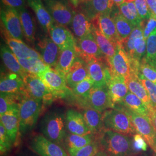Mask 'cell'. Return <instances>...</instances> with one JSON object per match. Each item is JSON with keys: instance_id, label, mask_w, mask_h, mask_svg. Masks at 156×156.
<instances>
[{"instance_id": "bcb514c9", "label": "cell", "mask_w": 156, "mask_h": 156, "mask_svg": "<svg viewBox=\"0 0 156 156\" xmlns=\"http://www.w3.org/2000/svg\"><path fill=\"white\" fill-rule=\"evenodd\" d=\"M133 146L135 152L137 154L140 151H146L147 149V143L140 134L136 133L133 136Z\"/></svg>"}, {"instance_id": "ee69618b", "label": "cell", "mask_w": 156, "mask_h": 156, "mask_svg": "<svg viewBox=\"0 0 156 156\" xmlns=\"http://www.w3.org/2000/svg\"><path fill=\"white\" fill-rule=\"evenodd\" d=\"M12 142L7 134L2 124L0 123V151L1 154H4L11 148Z\"/></svg>"}, {"instance_id": "3957f363", "label": "cell", "mask_w": 156, "mask_h": 156, "mask_svg": "<svg viewBox=\"0 0 156 156\" xmlns=\"http://www.w3.org/2000/svg\"><path fill=\"white\" fill-rule=\"evenodd\" d=\"M103 122L105 129L128 136L136 134L133 123L128 115L119 107L102 112Z\"/></svg>"}, {"instance_id": "f6af8a7d", "label": "cell", "mask_w": 156, "mask_h": 156, "mask_svg": "<svg viewBox=\"0 0 156 156\" xmlns=\"http://www.w3.org/2000/svg\"><path fill=\"white\" fill-rule=\"evenodd\" d=\"M134 3L140 19L142 21L147 20L151 16V13L146 0H135Z\"/></svg>"}, {"instance_id": "8d00e7d4", "label": "cell", "mask_w": 156, "mask_h": 156, "mask_svg": "<svg viewBox=\"0 0 156 156\" xmlns=\"http://www.w3.org/2000/svg\"><path fill=\"white\" fill-rule=\"evenodd\" d=\"M113 19L119 37L123 44L132 33L135 27L120 13H116Z\"/></svg>"}, {"instance_id": "ac0fdd59", "label": "cell", "mask_w": 156, "mask_h": 156, "mask_svg": "<svg viewBox=\"0 0 156 156\" xmlns=\"http://www.w3.org/2000/svg\"><path fill=\"white\" fill-rule=\"evenodd\" d=\"M37 46L45 64L52 68L57 64L60 49L50 38L42 37L38 40Z\"/></svg>"}, {"instance_id": "ab89813d", "label": "cell", "mask_w": 156, "mask_h": 156, "mask_svg": "<svg viewBox=\"0 0 156 156\" xmlns=\"http://www.w3.org/2000/svg\"><path fill=\"white\" fill-rule=\"evenodd\" d=\"M100 150L98 138L95 137L94 140L88 145L77 151L68 153L70 156H93Z\"/></svg>"}, {"instance_id": "7dc6e473", "label": "cell", "mask_w": 156, "mask_h": 156, "mask_svg": "<svg viewBox=\"0 0 156 156\" xmlns=\"http://www.w3.org/2000/svg\"><path fill=\"white\" fill-rule=\"evenodd\" d=\"M119 7L120 13L123 15L125 19H126L128 22L134 26V27L140 26L141 24V23L139 22L131 13L127 6V2L123 3Z\"/></svg>"}, {"instance_id": "6da1fadb", "label": "cell", "mask_w": 156, "mask_h": 156, "mask_svg": "<svg viewBox=\"0 0 156 156\" xmlns=\"http://www.w3.org/2000/svg\"><path fill=\"white\" fill-rule=\"evenodd\" d=\"M98 140L100 150L105 152L108 156H134L136 154L130 136L105 129Z\"/></svg>"}, {"instance_id": "c3c4849f", "label": "cell", "mask_w": 156, "mask_h": 156, "mask_svg": "<svg viewBox=\"0 0 156 156\" xmlns=\"http://www.w3.org/2000/svg\"><path fill=\"white\" fill-rule=\"evenodd\" d=\"M156 34V17L151 16L147 20L144 30V37L146 39L151 34Z\"/></svg>"}, {"instance_id": "484cf974", "label": "cell", "mask_w": 156, "mask_h": 156, "mask_svg": "<svg viewBox=\"0 0 156 156\" xmlns=\"http://www.w3.org/2000/svg\"><path fill=\"white\" fill-rule=\"evenodd\" d=\"M1 123L2 124L12 143H15L20 132L19 109H12L1 116Z\"/></svg>"}, {"instance_id": "7a4b0ae2", "label": "cell", "mask_w": 156, "mask_h": 156, "mask_svg": "<svg viewBox=\"0 0 156 156\" xmlns=\"http://www.w3.org/2000/svg\"><path fill=\"white\" fill-rule=\"evenodd\" d=\"M41 129L48 140L58 145L64 143L67 134L66 115L59 111L50 112L42 119Z\"/></svg>"}, {"instance_id": "9c48e42d", "label": "cell", "mask_w": 156, "mask_h": 156, "mask_svg": "<svg viewBox=\"0 0 156 156\" xmlns=\"http://www.w3.org/2000/svg\"><path fill=\"white\" fill-rule=\"evenodd\" d=\"M38 76L56 98L63 97L67 95L69 90L67 88L66 76L55 68L49 66Z\"/></svg>"}, {"instance_id": "f5cc1de1", "label": "cell", "mask_w": 156, "mask_h": 156, "mask_svg": "<svg viewBox=\"0 0 156 156\" xmlns=\"http://www.w3.org/2000/svg\"><path fill=\"white\" fill-rule=\"evenodd\" d=\"M151 15L156 17V0H146Z\"/></svg>"}, {"instance_id": "9a60e30c", "label": "cell", "mask_w": 156, "mask_h": 156, "mask_svg": "<svg viewBox=\"0 0 156 156\" xmlns=\"http://www.w3.org/2000/svg\"><path fill=\"white\" fill-rule=\"evenodd\" d=\"M30 145L31 149L40 156H68L62 146L41 135L33 138Z\"/></svg>"}, {"instance_id": "11a10c76", "label": "cell", "mask_w": 156, "mask_h": 156, "mask_svg": "<svg viewBox=\"0 0 156 156\" xmlns=\"http://www.w3.org/2000/svg\"><path fill=\"white\" fill-rule=\"evenodd\" d=\"M93 156H108V155L106 154L105 152H104V151L100 150V151H98L94 155H93Z\"/></svg>"}, {"instance_id": "5b68a950", "label": "cell", "mask_w": 156, "mask_h": 156, "mask_svg": "<svg viewBox=\"0 0 156 156\" xmlns=\"http://www.w3.org/2000/svg\"><path fill=\"white\" fill-rule=\"evenodd\" d=\"M134 28L132 33L123 44L124 48L130 59L141 62L146 52V39L144 37L145 22Z\"/></svg>"}, {"instance_id": "7402d4cb", "label": "cell", "mask_w": 156, "mask_h": 156, "mask_svg": "<svg viewBox=\"0 0 156 156\" xmlns=\"http://www.w3.org/2000/svg\"><path fill=\"white\" fill-rule=\"evenodd\" d=\"M2 33L5 39L6 43L13 54L17 58H42V57L37 51L29 47L22 40L15 39L9 36L2 30ZM43 60V59H42Z\"/></svg>"}, {"instance_id": "8992f818", "label": "cell", "mask_w": 156, "mask_h": 156, "mask_svg": "<svg viewBox=\"0 0 156 156\" xmlns=\"http://www.w3.org/2000/svg\"><path fill=\"white\" fill-rule=\"evenodd\" d=\"M115 106L122 109L128 115L136 133L142 135L147 144L154 150L156 147V133L151 124L150 117L142 116L121 105Z\"/></svg>"}, {"instance_id": "680465c9", "label": "cell", "mask_w": 156, "mask_h": 156, "mask_svg": "<svg viewBox=\"0 0 156 156\" xmlns=\"http://www.w3.org/2000/svg\"><path fill=\"white\" fill-rule=\"evenodd\" d=\"M154 152V156H156V147L153 150Z\"/></svg>"}, {"instance_id": "681fc988", "label": "cell", "mask_w": 156, "mask_h": 156, "mask_svg": "<svg viewBox=\"0 0 156 156\" xmlns=\"http://www.w3.org/2000/svg\"><path fill=\"white\" fill-rule=\"evenodd\" d=\"M1 2L5 7L12 8L19 11L25 8L27 0H1Z\"/></svg>"}, {"instance_id": "30bf717a", "label": "cell", "mask_w": 156, "mask_h": 156, "mask_svg": "<svg viewBox=\"0 0 156 156\" xmlns=\"http://www.w3.org/2000/svg\"><path fill=\"white\" fill-rule=\"evenodd\" d=\"M1 20L3 25V30L6 33L13 38L22 40L24 34L19 12L7 7L2 8Z\"/></svg>"}, {"instance_id": "52a82bcc", "label": "cell", "mask_w": 156, "mask_h": 156, "mask_svg": "<svg viewBox=\"0 0 156 156\" xmlns=\"http://www.w3.org/2000/svg\"><path fill=\"white\" fill-rule=\"evenodd\" d=\"M26 94L49 104L56 98V97L46 86L38 76L27 73L23 79Z\"/></svg>"}, {"instance_id": "8fae6325", "label": "cell", "mask_w": 156, "mask_h": 156, "mask_svg": "<svg viewBox=\"0 0 156 156\" xmlns=\"http://www.w3.org/2000/svg\"><path fill=\"white\" fill-rule=\"evenodd\" d=\"M44 3L55 22L65 27L71 24L75 12L69 6L60 0H44Z\"/></svg>"}, {"instance_id": "74e56055", "label": "cell", "mask_w": 156, "mask_h": 156, "mask_svg": "<svg viewBox=\"0 0 156 156\" xmlns=\"http://www.w3.org/2000/svg\"><path fill=\"white\" fill-rule=\"evenodd\" d=\"M24 95L1 94L0 115L2 116L7 112L14 109H19L20 102Z\"/></svg>"}, {"instance_id": "d6a6232c", "label": "cell", "mask_w": 156, "mask_h": 156, "mask_svg": "<svg viewBox=\"0 0 156 156\" xmlns=\"http://www.w3.org/2000/svg\"><path fill=\"white\" fill-rule=\"evenodd\" d=\"M18 12L22 23L24 37L29 42H34L35 40L36 27L33 17L26 8L21 9Z\"/></svg>"}, {"instance_id": "d6986e66", "label": "cell", "mask_w": 156, "mask_h": 156, "mask_svg": "<svg viewBox=\"0 0 156 156\" xmlns=\"http://www.w3.org/2000/svg\"><path fill=\"white\" fill-rule=\"evenodd\" d=\"M50 38L58 46L60 50L75 47L76 39L65 26L54 24L49 31Z\"/></svg>"}, {"instance_id": "cb8c5ba5", "label": "cell", "mask_w": 156, "mask_h": 156, "mask_svg": "<svg viewBox=\"0 0 156 156\" xmlns=\"http://www.w3.org/2000/svg\"><path fill=\"white\" fill-rule=\"evenodd\" d=\"M88 77L89 75L87 63L78 56L66 75L67 86L73 89Z\"/></svg>"}, {"instance_id": "7c38bea8", "label": "cell", "mask_w": 156, "mask_h": 156, "mask_svg": "<svg viewBox=\"0 0 156 156\" xmlns=\"http://www.w3.org/2000/svg\"><path fill=\"white\" fill-rule=\"evenodd\" d=\"M75 49L77 56L86 63L94 59L105 58L92 33L82 39H76Z\"/></svg>"}, {"instance_id": "6f0895ef", "label": "cell", "mask_w": 156, "mask_h": 156, "mask_svg": "<svg viewBox=\"0 0 156 156\" xmlns=\"http://www.w3.org/2000/svg\"><path fill=\"white\" fill-rule=\"evenodd\" d=\"M135 0H125V2H134Z\"/></svg>"}, {"instance_id": "f907efd6", "label": "cell", "mask_w": 156, "mask_h": 156, "mask_svg": "<svg viewBox=\"0 0 156 156\" xmlns=\"http://www.w3.org/2000/svg\"><path fill=\"white\" fill-rule=\"evenodd\" d=\"M127 6H128V9L129 10V11L131 12V13L134 16V17L140 23L142 22V20L140 19V16L138 15V12L136 10V6L135 5V3L134 2H127Z\"/></svg>"}, {"instance_id": "d590c367", "label": "cell", "mask_w": 156, "mask_h": 156, "mask_svg": "<svg viewBox=\"0 0 156 156\" xmlns=\"http://www.w3.org/2000/svg\"><path fill=\"white\" fill-rule=\"evenodd\" d=\"M17 59L24 69L27 73L32 75L38 76L49 67L42 58H30Z\"/></svg>"}, {"instance_id": "2e32d148", "label": "cell", "mask_w": 156, "mask_h": 156, "mask_svg": "<svg viewBox=\"0 0 156 156\" xmlns=\"http://www.w3.org/2000/svg\"><path fill=\"white\" fill-rule=\"evenodd\" d=\"M113 0H89L82 5V12L93 22L103 14H111L114 6Z\"/></svg>"}, {"instance_id": "836d02e7", "label": "cell", "mask_w": 156, "mask_h": 156, "mask_svg": "<svg viewBox=\"0 0 156 156\" xmlns=\"http://www.w3.org/2000/svg\"><path fill=\"white\" fill-rule=\"evenodd\" d=\"M145 117H149V111L145 103L136 95L128 91L122 102L119 104Z\"/></svg>"}, {"instance_id": "d4e9b609", "label": "cell", "mask_w": 156, "mask_h": 156, "mask_svg": "<svg viewBox=\"0 0 156 156\" xmlns=\"http://www.w3.org/2000/svg\"><path fill=\"white\" fill-rule=\"evenodd\" d=\"M83 116L91 134L98 138L105 129L102 112L87 108L83 112Z\"/></svg>"}, {"instance_id": "603a6c76", "label": "cell", "mask_w": 156, "mask_h": 156, "mask_svg": "<svg viewBox=\"0 0 156 156\" xmlns=\"http://www.w3.org/2000/svg\"><path fill=\"white\" fill-rule=\"evenodd\" d=\"M111 79L107 83L109 94L115 105L120 104L127 94L128 88L126 79L112 73Z\"/></svg>"}, {"instance_id": "4316f807", "label": "cell", "mask_w": 156, "mask_h": 156, "mask_svg": "<svg viewBox=\"0 0 156 156\" xmlns=\"http://www.w3.org/2000/svg\"><path fill=\"white\" fill-rule=\"evenodd\" d=\"M71 25L77 39L83 38L92 33L93 23L82 12H75Z\"/></svg>"}, {"instance_id": "f546056e", "label": "cell", "mask_w": 156, "mask_h": 156, "mask_svg": "<svg viewBox=\"0 0 156 156\" xmlns=\"http://www.w3.org/2000/svg\"><path fill=\"white\" fill-rule=\"evenodd\" d=\"M129 91L136 95L142 101L149 110L153 107L151 99L147 90L143 84L140 83L137 76L133 73H131L128 78L126 79Z\"/></svg>"}, {"instance_id": "e575fe53", "label": "cell", "mask_w": 156, "mask_h": 156, "mask_svg": "<svg viewBox=\"0 0 156 156\" xmlns=\"http://www.w3.org/2000/svg\"><path fill=\"white\" fill-rule=\"evenodd\" d=\"M95 138L91 134L79 135L67 133L64 140V145L68 153L77 151L84 146L90 144Z\"/></svg>"}, {"instance_id": "5bb4252c", "label": "cell", "mask_w": 156, "mask_h": 156, "mask_svg": "<svg viewBox=\"0 0 156 156\" xmlns=\"http://www.w3.org/2000/svg\"><path fill=\"white\" fill-rule=\"evenodd\" d=\"M90 78L94 82L95 87L107 86L112 77L111 71L104 59H94L87 62Z\"/></svg>"}, {"instance_id": "ba28073f", "label": "cell", "mask_w": 156, "mask_h": 156, "mask_svg": "<svg viewBox=\"0 0 156 156\" xmlns=\"http://www.w3.org/2000/svg\"><path fill=\"white\" fill-rule=\"evenodd\" d=\"M82 103L89 108L103 112L115 108L109 94L107 86L103 87L93 86L88 94L83 98Z\"/></svg>"}, {"instance_id": "4fadbf2b", "label": "cell", "mask_w": 156, "mask_h": 156, "mask_svg": "<svg viewBox=\"0 0 156 156\" xmlns=\"http://www.w3.org/2000/svg\"><path fill=\"white\" fill-rule=\"evenodd\" d=\"M112 74L120 76L126 79L131 73L130 59L124 48L123 44L116 45L114 56L106 60Z\"/></svg>"}, {"instance_id": "816d5d0a", "label": "cell", "mask_w": 156, "mask_h": 156, "mask_svg": "<svg viewBox=\"0 0 156 156\" xmlns=\"http://www.w3.org/2000/svg\"><path fill=\"white\" fill-rule=\"evenodd\" d=\"M151 122L156 133V108L153 106L149 110Z\"/></svg>"}, {"instance_id": "ffe728a7", "label": "cell", "mask_w": 156, "mask_h": 156, "mask_svg": "<svg viewBox=\"0 0 156 156\" xmlns=\"http://www.w3.org/2000/svg\"><path fill=\"white\" fill-rule=\"evenodd\" d=\"M93 23L108 39L116 45L122 43L117 33L115 23L111 14H103L97 17Z\"/></svg>"}, {"instance_id": "f35d334b", "label": "cell", "mask_w": 156, "mask_h": 156, "mask_svg": "<svg viewBox=\"0 0 156 156\" xmlns=\"http://www.w3.org/2000/svg\"><path fill=\"white\" fill-rule=\"evenodd\" d=\"M156 68V34H151L146 39V52L142 59Z\"/></svg>"}, {"instance_id": "277c9868", "label": "cell", "mask_w": 156, "mask_h": 156, "mask_svg": "<svg viewBox=\"0 0 156 156\" xmlns=\"http://www.w3.org/2000/svg\"><path fill=\"white\" fill-rule=\"evenodd\" d=\"M42 101L24 95L19 105L20 133H26L35 126L41 111Z\"/></svg>"}, {"instance_id": "1f68e13d", "label": "cell", "mask_w": 156, "mask_h": 156, "mask_svg": "<svg viewBox=\"0 0 156 156\" xmlns=\"http://www.w3.org/2000/svg\"><path fill=\"white\" fill-rule=\"evenodd\" d=\"M92 34L106 60L110 59L114 56L116 52V45L112 42L111 41H109L106 37L101 33L99 29L94 24Z\"/></svg>"}, {"instance_id": "44dd1931", "label": "cell", "mask_w": 156, "mask_h": 156, "mask_svg": "<svg viewBox=\"0 0 156 156\" xmlns=\"http://www.w3.org/2000/svg\"><path fill=\"white\" fill-rule=\"evenodd\" d=\"M66 126L68 133L79 135L91 134L85 122L83 116L81 113L69 109L66 114Z\"/></svg>"}, {"instance_id": "e0dca14e", "label": "cell", "mask_w": 156, "mask_h": 156, "mask_svg": "<svg viewBox=\"0 0 156 156\" xmlns=\"http://www.w3.org/2000/svg\"><path fill=\"white\" fill-rule=\"evenodd\" d=\"M0 91L1 94H26L23 79L18 75L11 72L1 74Z\"/></svg>"}, {"instance_id": "b9f144b4", "label": "cell", "mask_w": 156, "mask_h": 156, "mask_svg": "<svg viewBox=\"0 0 156 156\" xmlns=\"http://www.w3.org/2000/svg\"><path fill=\"white\" fill-rule=\"evenodd\" d=\"M137 77L140 83L143 84V86L147 90L152 105L156 108V84L147 80L140 73L138 74Z\"/></svg>"}, {"instance_id": "db71d44e", "label": "cell", "mask_w": 156, "mask_h": 156, "mask_svg": "<svg viewBox=\"0 0 156 156\" xmlns=\"http://www.w3.org/2000/svg\"><path fill=\"white\" fill-rule=\"evenodd\" d=\"M70 1L73 5L77 6L79 5H81L84 2L88 1L89 0H70Z\"/></svg>"}, {"instance_id": "f1b7e54d", "label": "cell", "mask_w": 156, "mask_h": 156, "mask_svg": "<svg viewBox=\"0 0 156 156\" xmlns=\"http://www.w3.org/2000/svg\"><path fill=\"white\" fill-rule=\"evenodd\" d=\"M27 4L33 10L40 25L46 31H49L55 22L41 0H27Z\"/></svg>"}, {"instance_id": "9f6ffc18", "label": "cell", "mask_w": 156, "mask_h": 156, "mask_svg": "<svg viewBox=\"0 0 156 156\" xmlns=\"http://www.w3.org/2000/svg\"><path fill=\"white\" fill-rule=\"evenodd\" d=\"M115 4H116L117 6H119L123 3L125 2V0H113Z\"/></svg>"}, {"instance_id": "7bdbcfd3", "label": "cell", "mask_w": 156, "mask_h": 156, "mask_svg": "<svg viewBox=\"0 0 156 156\" xmlns=\"http://www.w3.org/2000/svg\"><path fill=\"white\" fill-rule=\"evenodd\" d=\"M140 73L147 80L156 84V68L142 60L140 66Z\"/></svg>"}, {"instance_id": "83f0119b", "label": "cell", "mask_w": 156, "mask_h": 156, "mask_svg": "<svg viewBox=\"0 0 156 156\" xmlns=\"http://www.w3.org/2000/svg\"><path fill=\"white\" fill-rule=\"evenodd\" d=\"M1 57L6 68L11 73L20 76L23 79L28 73L19 63V60L8 46L5 45L1 46Z\"/></svg>"}, {"instance_id": "60d3db41", "label": "cell", "mask_w": 156, "mask_h": 156, "mask_svg": "<svg viewBox=\"0 0 156 156\" xmlns=\"http://www.w3.org/2000/svg\"><path fill=\"white\" fill-rule=\"evenodd\" d=\"M94 85V84L93 81L89 76L83 81L79 82L73 88V94L77 97L83 98L88 94Z\"/></svg>"}, {"instance_id": "4dcf8cb0", "label": "cell", "mask_w": 156, "mask_h": 156, "mask_svg": "<svg viewBox=\"0 0 156 156\" xmlns=\"http://www.w3.org/2000/svg\"><path fill=\"white\" fill-rule=\"evenodd\" d=\"M77 57L75 46L60 50L57 64L53 68L66 76Z\"/></svg>"}]
</instances>
